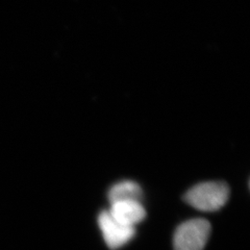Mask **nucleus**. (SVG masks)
Returning a JSON list of instances; mask_svg holds the SVG:
<instances>
[{
	"mask_svg": "<svg viewBox=\"0 0 250 250\" xmlns=\"http://www.w3.org/2000/svg\"><path fill=\"white\" fill-rule=\"evenodd\" d=\"M229 196V187L223 183L198 184L187 192L185 199L193 208L202 212H214L221 208Z\"/></svg>",
	"mask_w": 250,
	"mask_h": 250,
	"instance_id": "nucleus-1",
	"label": "nucleus"
},
{
	"mask_svg": "<svg viewBox=\"0 0 250 250\" xmlns=\"http://www.w3.org/2000/svg\"><path fill=\"white\" fill-rule=\"evenodd\" d=\"M108 213L111 214L116 220L128 225L135 226L144 220L146 212L140 201L129 200V201H118L111 203V208Z\"/></svg>",
	"mask_w": 250,
	"mask_h": 250,
	"instance_id": "nucleus-4",
	"label": "nucleus"
},
{
	"mask_svg": "<svg viewBox=\"0 0 250 250\" xmlns=\"http://www.w3.org/2000/svg\"><path fill=\"white\" fill-rule=\"evenodd\" d=\"M99 228L103 231V236L106 245L112 248L117 249L134 238L136 229L132 226L125 225L119 222L107 212L101 213L98 218Z\"/></svg>",
	"mask_w": 250,
	"mask_h": 250,
	"instance_id": "nucleus-3",
	"label": "nucleus"
},
{
	"mask_svg": "<svg viewBox=\"0 0 250 250\" xmlns=\"http://www.w3.org/2000/svg\"><path fill=\"white\" fill-rule=\"evenodd\" d=\"M210 225L205 219H193L177 228L174 233V250H203L209 238Z\"/></svg>",
	"mask_w": 250,
	"mask_h": 250,
	"instance_id": "nucleus-2",
	"label": "nucleus"
},
{
	"mask_svg": "<svg viewBox=\"0 0 250 250\" xmlns=\"http://www.w3.org/2000/svg\"><path fill=\"white\" fill-rule=\"evenodd\" d=\"M142 196V190L140 186L131 181H124L116 184L108 192V198L111 203L118 201H140Z\"/></svg>",
	"mask_w": 250,
	"mask_h": 250,
	"instance_id": "nucleus-5",
	"label": "nucleus"
}]
</instances>
